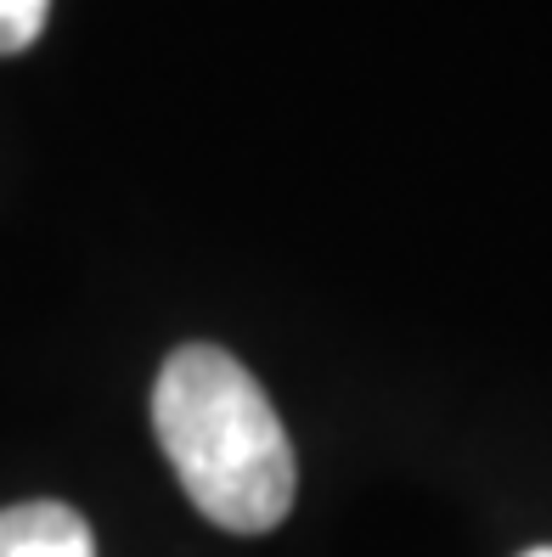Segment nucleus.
<instances>
[{
	"label": "nucleus",
	"mask_w": 552,
	"mask_h": 557,
	"mask_svg": "<svg viewBox=\"0 0 552 557\" xmlns=\"http://www.w3.org/2000/svg\"><path fill=\"white\" fill-rule=\"evenodd\" d=\"M0 557H96V541L74 507L23 502L0 512Z\"/></svg>",
	"instance_id": "f03ea898"
},
{
	"label": "nucleus",
	"mask_w": 552,
	"mask_h": 557,
	"mask_svg": "<svg viewBox=\"0 0 552 557\" xmlns=\"http://www.w3.org/2000/svg\"><path fill=\"white\" fill-rule=\"evenodd\" d=\"M152 429L192 507L220 530L266 535L294 512L299 468L287 429L254 372L225 349L186 344L164 360Z\"/></svg>",
	"instance_id": "f257e3e1"
},
{
	"label": "nucleus",
	"mask_w": 552,
	"mask_h": 557,
	"mask_svg": "<svg viewBox=\"0 0 552 557\" xmlns=\"http://www.w3.org/2000/svg\"><path fill=\"white\" fill-rule=\"evenodd\" d=\"M46 12H51V0H0V57L35 46L46 28Z\"/></svg>",
	"instance_id": "7ed1b4c3"
},
{
	"label": "nucleus",
	"mask_w": 552,
	"mask_h": 557,
	"mask_svg": "<svg viewBox=\"0 0 552 557\" xmlns=\"http://www.w3.org/2000/svg\"><path fill=\"white\" fill-rule=\"evenodd\" d=\"M525 557H552V546H530V552H525Z\"/></svg>",
	"instance_id": "20e7f679"
}]
</instances>
